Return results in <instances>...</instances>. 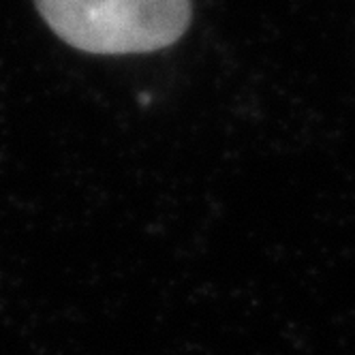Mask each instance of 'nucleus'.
I'll return each instance as SVG.
<instances>
[{
    "label": "nucleus",
    "mask_w": 355,
    "mask_h": 355,
    "mask_svg": "<svg viewBox=\"0 0 355 355\" xmlns=\"http://www.w3.org/2000/svg\"><path fill=\"white\" fill-rule=\"evenodd\" d=\"M60 41L96 56L159 52L191 26V0H35Z\"/></svg>",
    "instance_id": "obj_1"
}]
</instances>
